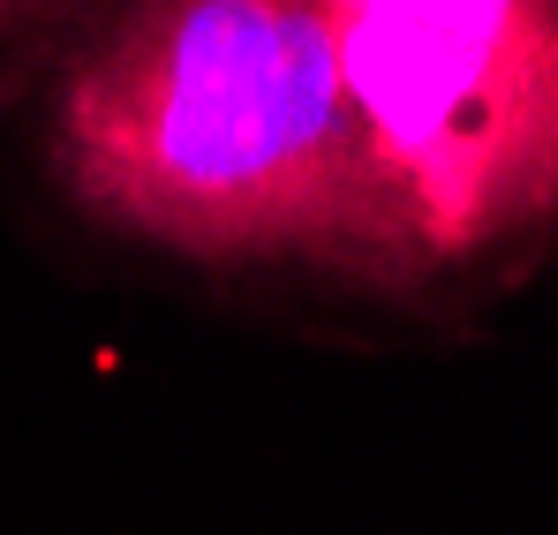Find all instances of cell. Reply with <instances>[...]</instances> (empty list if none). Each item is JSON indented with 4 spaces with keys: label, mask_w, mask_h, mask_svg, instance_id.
I'll return each instance as SVG.
<instances>
[{
    "label": "cell",
    "mask_w": 558,
    "mask_h": 535,
    "mask_svg": "<svg viewBox=\"0 0 558 535\" xmlns=\"http://www.w3.org/2000/svg\"><path fill=\"white\" fill-rule=\"evenodd\" d=\"M53 167L196 265L423 279L325 0H129L69 69Z\"/></svg>",
    "instance_id": "6da1fadb"
},
{
    "label": "cell",
    "mask_w": 558,
    "mask_h": 535,
    "mask_svg": "<svg viewBox=\"0 0 558 535\" xmlns=\"http://www.w3.org/2000/svg\"><path fill=\"white\" fill-rule=\"evenodd\" d=\"M423 271L490 265L558 219V0H325Z\"/></svg>",
    "instance_id": "7a4b0ae2"
},
{
    "label": "cell",
    "mask_w": 558,
    "mask_h": 535,
    "mask_svg": "<svg viewBox=\"0 0 558 535\" xmlns=\"http://www.w3.org/2000/svg\"><path fill=\"white\" fill-rule=\"evenodd\" d=\"M69 0H0V69H8V53L46 23V15H61Z\"/></svg>",
    "instance_id": "3957f363"
}]
</instances>
